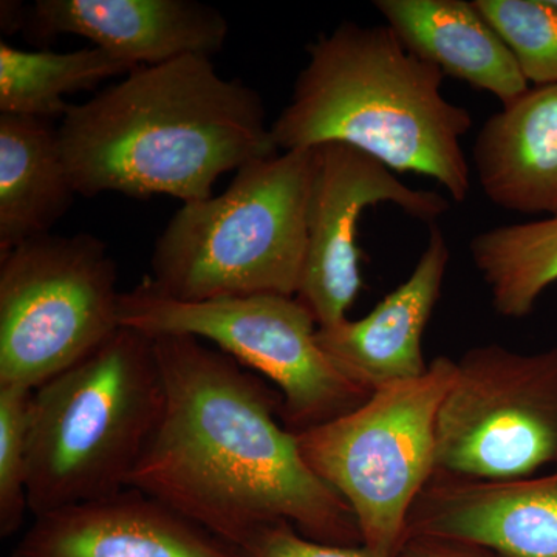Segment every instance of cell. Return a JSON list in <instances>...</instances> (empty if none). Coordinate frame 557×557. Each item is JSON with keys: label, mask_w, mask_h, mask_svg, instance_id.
<instances>
[{"label": "cell", "mask_w": 557, "mask_h": 557, "mask_svg": "<svg viewBox=\"0 0 557 557\" xmlns=\"http://www.w3.org/2000/svg\"><path fill=\"white\" fill-rule=\"evenodd\" d=\"M120 324L148 336L188 335L256 370L282 397L278 418L299 434L357 409L372 392L341 373L318 344V324L295 296L185 302L143 281L121 293Z\"/></svg>", "instance_id": "52a82bcc"}, {"label": "cell", "mask_w": 557, "mask_h": 557, "mask_svg": "<svg viewBox=\"0 0 557 557\" xmlns=\"http://www.w3.org/2000/svg\"><path fill=\"white\" fill-rule=\"evenodd\" d=\"M75 196L50 121L0 113V256L51 234Z\"/></svg>", "instance_id": "e0dca14e"}, {"label": "cell", "mask_w": 557, "mask_h": 557, "mask_svg": "<svg viewBox=\"0 0 557 557\" xmlns=\"http://www.w3.org/2000/svg\"><path fill=\"white\" fill-rule=\"evenodd\" d=\"M515 54L528 84H557V10L549 0H474Z\"/></svg>", "instance_id": "ffe728a7"}, {"label": "cell", "mask_w": 557, "mask_h": 557, "mask_svg": "<svg viewBox=\"0 0 557 557\" xmlns=\"http://www.w3.org/2000/svg\"><path fill=\"white\" fill-rule=\"evenodd\" d=\"M242 557H379L362 547L311 541L287 520L259 528L239 547Z\"/></svg>", "instance_id": "7402d4cb"}, {"label": "cell", "mask_w": 557, "mask_h": 557, "mask_svg": "<svg viewBox=\"0 0 557 557\" xmlns=\"http://www.w3.org/2000/svg\"><path fill=\"white\" fill-rule=\"evenodd\" d=\"M472 166L494 207L557 218V84L530 87L480 127Z\"/></svg>", "instance_id": "9a60e30c"}, {"label": "cell", "mask_w": 557, "mask_h": 557, "mask_svg": "<svg viewBox=\"0 0 557 557\" xmlns=\"http://www.w3.org/2000/svg\"><path fill=\"white\" fill-rule=\"evenodd\" d=\"M482 545L502 557H557V469L515 480L432 475L410 509L405 539Z\"/></svg>", "instance_id": "7c38bea8"}, {"label": "cell", "mask_w": 557, "mask_h": 557, "mask_svg": "<svg viewBox=\"0 0 557 557\" xmlns=\"http://www.w3.org/2000/svg\"><path fill=\"white\" fill-rule=\"evenodd\" d=\"M547 467L557 469V347L471 348L440 406L434 475L497 482Z\"/></svg>", "instance_id": "9c48e42d"}, {"label": "cell", "mask_w": 557, "mask_h": 557, "mask_svg": "<svg viewBox=\"0 0 557 557\" xmlns=\"http://www.w3.org/2000/svg\"><path fill=\"white\" fill-rule=\"evenodd\" d=\"M395 557H502L482 545L457 539L412 536L403 541Z\"/></svg>", "instance_id": "603a6c76"}, {"label": "cell", "mask_w": 557, "mask_h": 557, "mask_svg": "<svg viewBox=\"0 0 557 557\" xmlns=\"http://www.w3.org/2000/svg\"><path fill=\"white\" fill-rule=\"evenodd\" d=\"M313 171V149L285 150L242 166L219 196L183 203L153 245L150 287L185 302L296 298Z\"/></svg>", "instance_id": "5b68a950"}, {"label": "cell", "mask_w": 557, "mask_h": 557, "mask_svg": "<svg viewBox=\"0 0 557 557\" xmlns=\"http://www.w3.org/2000/svg\"><path fill=\"white\" fill-rule=\"evenodd\" d=\"M454 373V359L434 358L420 379L376 388L346 416L296 434L307 465L346 502L373 555H397L410 509L434 475L438 410Z\"/></svg>", "instance_id": "8992f818"}, {"label": "cell", "mask_w": 557, "mask_h": 557, "mask_svg": "<svg viewBox=\"0 0 557 557\" xmlns=\"http://www.w3.org/2000/svg\"><path fill=\"white\" fill-rule=\"evenodd\" d=\"M129 62L90 47L75 51H28L0 42V113L32 119H64V97L91 90L102 81L135 72Z\"/></svg>", "instance_id": "ac0fdd59"}, {"label": "cell", "mask_w": 557, "mask_h": 557, "mask_svg": "<svg viewBox=\"0 0 557 557\" xmlns=\"http://www.w3.org/2000/svg\"><path fill=\"white\" fill-rule=\"evenodd\" d=\"M313 150L306 262L296 299L318 329H325L346 321L362 287L358 222L364 209L392 203L434 225L450 201L434 190L410 188L386 164L354 146L325 143Z\"/></svg>", "instance_id": "30bf717a"}, {"label": "cell", "mask_w": 557, "mask_h": 557, "mask_svg": "<svg viewBox=\"0 0 557 557\" xmlns=\"http://www.w3.org/2000/svg\"><path fill=\"white\" fill-rule=\"evenodd\" d=\"M450 259L437 225L410 276L358 321L318 329V344L341 373L366 391L416 380L428 372L423 333L440 296Z\"/></svg>", "instance_id": "5bb4252c"}, {"label": "cell", "mask_w": 557, "mask_h": 557, "mask_svg": "<svg viewBox=\"0 0 557 557\" xmlns=\"http://www.w3.org/2000/svg\"><path fill=\"white\" fill-rule=\"evenodd\" d=\"M11 557H242L161 504L126 487L113 496L33 518Z\"/></svg>", "instance_id": "8fae6325"}, {"label": "cell", "mask_w": 557, "mask_h": 557, "mask_svg": "<svg viewBox=\"0 0 557 557\" xmlns=\"http://www.w3.org/2000/svg\"><path fill=\"white\" fill-rule=\"evenodd\" d=\"M150 338L163 408L129 487L237 548L278 520L311 541L361 547L354 512L282 424L277 391L205 341Z\"/></svg>", "instance_id": "6da1fadb"}, {"label": "cell", "mask_w": 557, "mask_h": 557, "mask_svg": "<svg viewBox=\"0 0 557 557\" xmlns=\"http://www.w3.org/2000/svg\"><path fill=\"white\" fill-rule=\"evenodd\" d=\"M58 139L79 196L183 203L209 199L226 172L281 152L258 91L223 78L207 57L139 67L70 106Z\"/></svg>", "instance_id": "7a4b0ae2"}, {"label": "cell", "mask_w": 557, "mask_h": 557, "mask_svg": "<svg viewBox=\"0 0 557 557\" xmlns=\"http://www.w3.org/2000/svg\"><path fill=\"white\" fill-rule=\"evenodd\" d=\"M292 98L271 123L281 152L354 146L394 172L435 180L457 203L471 193L461 139L471 112L443 95L445 73L387 25L344 22L309 46Z\"/></svg>", "instance_id": "3957f363"}, {"label": "cell", "mask_w": 557, "mask_h": 557, "mask_svg": "<svg viewBox=\"0 0 557 557\" xmlns=\"http://www.w3.org/2000/svg\"><path fill=\"white\" fill-rule=\"evenodd\" d=\"M469 251L494 310L504 318H527L557 282V218L483 231Z\"/></svg>", "instance_id": "d6986e66"}, {"label": "cell", "mask_w": 557, "mask_h": 557, "mask_svg": "<svg viewBox=\"0 0 557 557\" xmlns=\"http://www.w3.org/2000/svg\"><path fill=\"white\" fill-rule=\"evenodd\" d=\"M163 383L153 343L121 327L75 366L33 388V518L119 494L159 423Z\"/></svg>", "instance_id": "277c9868"}, {"label": "cell", "mask_w": 557, "mask_h": 557, "mask_svg": "<svg viewBox=\"0 0 557 557\" xmlns=\"http://www.w3.org/2000/svg\"><path fill=\"white\" fill-rule=\"evenodd\" d=\"M119 270L83 233L38 237L0 256V386L39 387L121 327Z\"/></svg>", "instance_id": "ba28073f"}, {"label": "cell", "mask_w": 557, "mask_h": 557, "mask_svg": "<svg viewBox=\"0 0 557 557\" xmlns=\"http://www.w3.org/2000/svg\"><path fill=\"white\" fill-rule=\"evenodd\" d=\"M375 9L410 53L502 106L522 97L530 84L515 54L467 0H376Z\"/></svg>", "instance_id": "2e32d148"}, {"label": "cell", "mask_w": 557, "mask_h": 557, "mask_svg": "<svg viewBox=\"0 0 557 557\" xmlns=\"http://www.w3.org/2000/svg\"><path fill=\"white\" fill-rule=\"evenodd\" d=\"M36 38L75 35L135 67L218 53L230 25L197 0H38L25 16Z\"/></svg>", "instance_id": "4fadbf2b"}, {"label": "cell", "mask_w": 557, "mask_h": 557, "mask_svg": "<svg viewBox=\"0 0 557 557\" xmlns=\"http://www.w3.org/2000/svg\"><path fill=\"white\" fill-rule=\"evenodd\" d=\"M549 3L557 10V0H549Z\"/></svg>", "instance_id": "cb8c5ba5"}, {"label": "cell", "mask_w": 557, "mask_h": 557, "mask_svg": "<svg viewBox=\"0 0 557 557\" xmlns=\"http://www.w3.org/2000/svg\"><path fill=\"white\" fill-rule=\"evenodd\" d=\"M33 388L0 386V536L20 531L28 511V429Z\"/></svg>", "instance_id": "44dd1931"}]
</instances>
